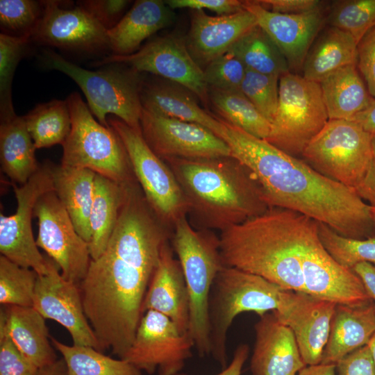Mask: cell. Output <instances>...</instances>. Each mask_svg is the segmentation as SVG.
<instances>
[{"label": "cell", "instance_id": "484cf974", "mask_svg": "<svg viewBox=\"0 0 375 375\" xmlns=\"http://www.w3.org/2000/svg\"><path fill=\"white\" fill-rule=\"evenodd\" d=\"M142 108L165 117L199 124L222 139V120L200 107L192 93L184 87L168 81H143Z\"/></svg>", "mask_w": 375, "mask_h": 375}, {"label": "cell", "instance_id": "60d3db41", "mask_svg": "<svg viewBox=\"0 0 375 375\" xmlns=\"http://www.w3.org/2000/svg\"><path fill=\"white\" fill-rule=\"evenodd\" d=\"M42 1L1 0V33L16 37H31L42 16Z\"/></svg>", "mask_w": 375, "mask_h": 375}, {"label": "cell", "instance_id": "603a6c76", "mask_svg": "<svg viewBox=\"0 0 375 375\" xmlns=\"http://www.w3.org/2000/svg\"><path fill=\"white\" fill-rule=\"evenodd\" d=\"M254 330L251 375H297L306 366L293 332L273 312L260 317Z\"/></svg>", "mask_w": 375, "mask_h": 375}, {"label": "cell", "instance_id": "ee69618b", "mask_svg": "<svg viewBox=\"0 0 375 375\" xmlns=\"http://www.w3.org/2000/svg\"><path fill=\"white\" fill-rule=\"evenodd\" d=\"M208 88L240 90L247 67L230 51L208 63L203 69Z\"/></svg>", "mask_w": 375, "mask_h": 375}, {"label": "cell", "instance_id": "bcb514c9", "mask_svg": "<svg viewBox=\"0 0 375 375\" xmlns=\"http://www.w3.org/2000/svg\"><path fill=\"white\" fill-rule=\"evenodd\" d=\"M130 3L126 0H84L77 1L76 5L109 31L119 22Z\"/></svg>", "mask_w": 375, "mask_h": 375}, {"label": "cell", "instance_id": "ffe728a7", "mask_svg": "<svg viewBox=\"0 0 375 375\" xmlns=\"http://www.w3.org/2000/svg\"><path fill=\"white\" fill-rule=\"evenodd\" d=\"M258 25L269 35L285 58L289 68L299 70L322 28L326 22V8L301 14L270 11L258 1H243Z\"/></svg>", "mask_w": 375, "mask_h": 375}, {"label": "cell", "instance_id": "52a82bcc", "mask_svg": "<svg viewBox=\"0 0 375 375\" xmlns=\"http://www.w3.org/2000/svg\"><path fill=\"white\" fill-rule=\"evenodd\" d=\"M50 68L70 77L85 96L93 116L110 127L107 118L113 115L131 128L141 131L142 110L140 94L143 83L140 72L128 66L111 63L98 70H89L66 60L54 51L47 52ZM127 66V65H126Z\"/></svg>", "mask_w": 375, "mask_h": 375}, {"label": "cell", "instance_id": "db71d44e", "mask_svg": "<svg viewBox=\"0 0 375 375\" xmlns=\"http://www.w3.org/2000/svg\"><path fill=\"white\" fill-rule=\"evenodd\" d=\"M365 131L375 135V98L371 97L366 107L349 119Z\"/></svg>", "mask_w": 375, "mask_h": 375}, {"label": "cell", "instance_id": "5bb4252c", "mask_svg": "<svg viewBox=\"0 0 375 375\" xmlns=\"http://www.w3.org/2000/svg\"><path fill=\"white\" fill-rule=\"evenodd\" d=\"M194 344L167 316L146 311L139 323L133 342L122 358L149 374L176 375L192 356Z\"/></svg>", "mask_w": 375, "mask_h": 375}, {"label": "cell", "instance_id": "8d00e7d4", "mask_svg": "<svg viewBox=\"0 0 375 375\" xmlns=\"http://www.w3.org/2000/svg\"><path fill=\"white\" fill-rule=\"evenodd\" d=\"M67 366V375H142V371L123 359H114L88 346L67 345L51 337Z\"/></svg>", "mask_w": 375, "mask_h": 375}, {"label": "cell", "instance_id": "1f68e13d", "mask_svg": "<svg viewBox=\"0 0 375 375\" xmlns=\"http://www.w3.org/2000/svg\"><path fill=\"white\" fill-rule=\"evenodd\" d=\"M319 83L329 119H349L366 107L372 97L356 64L331 72Z\"/></svg>", "mask_w": 375, "mask_h": 375}, {"label": "cell", "instance_id": "11a10c76", "mask_svg": "<svg viewBox=\"0 0 375 375\" xmlns=\"http://www.w3.org/2000/svg\"><path fill=\"white\" fill-rule=\"evenodd\" d=\"M352 270L360 277L365 288L375 303V266L368 262L356 265Z\"/></svg>", "mask_w": 375, "mask_h": 375}, {"label": "cell", "instance_id": "94428289", "mask_svg": "<svg viewBox=\"0 0 375 375\" xmlns=\"http://www.w3.org/2000/svg\"><path fill=\"white\" fill-rule=\"evenodd\" d=\"M371 212H372L373 222L375 226V207L372 206Z\"/></svg>", "mask_w": 375, "mask_h": 375}, {"label": "cell", "instance_id": "ba28073f", "mask_svg": "<svg viewBox=\"0 0 375 375\" xmlns=\"http://www.w3.org/2000/svg\"><path fill=\"white\" fill-rule=\"evenodd\" d=\"M72 120L61 164L88 169L119 183L135 178L125 147L111 126L101 124L78 92L66 99Z\"/></svg>", "mask_w": 375, "mask_h": 375}, {"label": "cell", "instance_id": "4dcf8cb0", "mask_svg": "<svg viewBox=\"0 0 375 375\" xmlns=\"http://www.w3.org/2000/svg\"><path fill=\"white\" fill-rule=\"evenodd\" d=\"M357 45L350 34L328 26L310 47L302 67V76L319 83L331 72L357 64Z\"/></svg>", "mask_w": 375, "mask_h": 375}, {"label": "cell", "instance_id": "8fae6325", "mask_svg": "<svg viewBox=\"0 0 375 375\" xmlns=\"http://www.w3.org/2000/svg\"><path fill=\"white\" fill-rule=\"evenodd\" d=\"M122 140L132 167L149 205L167 226H174L187 216V205L177 179L169 165L149 147L141 131L115 116L107 118Z\"/></svg>", "mask_w": 375, "mask_h": 375}, {"label": "cell", "instance_id": "91938a15", "mask_svg": "<svg viewBox=\"0 0 375 375\" xmlns=\"http://www.w3.org/2000/svg\"><path fill=\"white\" fill-rule=\"evenodd\" d=\"M372 150H373L374 156L375 158V135H374L373 137H372Z\"/></svg>", "mask_w": 375, "mask_h": 375}, {"label": "cell", "instance_id": "d6986e66", "mask_svg": "<svg viewBox=\"0 0 375 375\" xmlns=\"http://www.w3.org/2000/svg\"><path fill=\"white\" fill-rule=\"evenodd\" d=\"M42 3V16L31 37L37 43L86 53L110 49L108 31L83 8L60 1Z\"/></svg>", "mask_w": 375, "mask_h": 375}, {"label": "cell", "instance_id": "9a60e30c", "mask_svg": "<svg viewBox=\"0 0 375 375\" xmlns=\"http://www.w3.org/2000/svg\"><path fill=\"white\" fill-rule=\"evenodd\" d=\"M126 65L135 70L161 76L190 91L205 105L208 102V87L203 69L190 55L185 41L174 35L156 38L133 54L110 55L94 63Z\"/></svg>", "mask_w": 375, "mask_h": 375}, {"label": "cell", "instance_id": "ab89813d", "mask_svg": "<svg viewBox=\"0 0 375 375\" xmlns=\"http://www.w3.org/2000/svg\"><path fill=\"white\" fill-rule=\"evenodd\" d=\"M326 22L350 34L357 44L375 26V0H342L331 3Z\"/></svg>", "mask_w": 375, "mask_h": 375}, {"label": "cell", "instance_id": "44dd1931", "mask_svg": "<svg viewBox=\"0 0 375 375\" xmlns=\"http://www.w3.org/2000/svg\"><path fill=\"white\" fill-rule=\"evenodd\" d=\"M335 306L308 293L290 290L283 308L273 312L293 332L306 365L321 363Z\"/></svg>", "mask_w": 375, "mask_h": 375}, {"label": "cell", "instance_id": "9c48e42d", "mask_svg": "<svg viewBox=\"0 0 375 375\" xmlns=\"http://www.w3.org/2000/svg\"><path fill=\"white\" fill-rule=\"evenodd\" d=\"M328 120L319 83L289 72L279 78L278 108L265 140L298 158Z\"/></svg>", "mask_w": 375, "mask_h": 375}, {"label": "cell", "instance_id": "f5cc1de1", "mask_svg": "<svg viewBox=\"0 0 375 375\" xmlns=\"http://www.w3.org/2000/svg\"><path fill=\"white\" fill-rule=\"evenodd\" d=\"M249 353V346L240 344L235 349L231 362L223 370L216 375H241L243 366ZM176 375H186L177 374Z\"/></svg>", "mask_w": 375, "mask_h": 375}, {"label": "cell", "instance_id": "681fc988", "mask_svg": "<svg viewBox=\"0 0 375 375\" xmlns=\"http://www.w3.org/2000/svg\"><path fill=\"white\" fill-rule=\"evenodd\" d=\"M172 9L190 8L192 10L207 9L218 15H226L244 10L243 1L238 0H167L165 1Z\"/></svg>", "mask_w": 375, "mask_h": 375}, {"label": "cell", "instance_id": "4316f807", "mask_svg": "<svg viewBox=\"0 0 375 375\" xmlns=\"http://www.w3.org/2000/svg\"><path fill=\"white\" fill-rule=\"evenodd\" d=\"M173 18L172 10L165 1H136L119 22L107 31L111 55L134 53L146 39L169 26Z\"/></svg>", "mask_w": 375, "mask_h": 375}, {"label": "cell", "instance_id": "7a4b0ae2", "mask_svg": "<svg viewBox=\"0 0 375 375\" xmlns=\"http://www.w3.org/2000/svg\"><path fill=\"white\" fill-rule=\"evenodd\" d=\"M197 229L219 230L263 214L271 208L251 171L234 157L168 158Z\"/></svg>", "mask_w": 375, "mask_h": 375}, {"label": "cell", "instance_id": "f35d334b", "mask_svg": "<svg viewBox=\"0 0 375 375\" xmlns=\"http://www.w3.org/2000/svg\"><path fill=\"white\" fill-rule=\"evenodd\" d=\"M38 273L0 256V303L1 306H33Z\"/></svg>", "mask_w": 375, "mask_h": 375}, {"label": "cell", "instance_id": "9f6ffc18", "mask_svg": "<svg viewBox=\"0 0 375 375\" xmlns=\"http://www.w3.org/2000/svg\"><path fill=\"white\" fill-rule=\"evenodd\" d=\"M297 375H336L335 364L306 365Z\"/></svg>", "mask_w": 375, "mask_h": 375}, {"label": "cell", "instance_id": "74e56055", "mask_svg": "<svg viewBox=\"0 0 375 375\" xmlns=\"http://www.w3.org/2000/svg\"><path fill=\"white\" fill-rule=\"evenodd\" d=\"M318 233L324 247L340 265L351 269L360 262L375 266V236L366 239L347 238L320 222Z\"/></svg>", "mask_w": 375, "mask_h": 375}, {"label": "cell", "instance_id": "8992f818", "mask_svg": "<svg viewBox=\"0 0 375 375\" xmlns=\"http://www.w3.org/2000/svg\"><path fill=\"white\" fill-rule=\"evenodd\" d=\"M290 290L253 274L224 266L218 273L209 299L210 356L222 369L227 366V334L240 313L261 317L277 312L285 304Z\"/></svg>", "mask_w": 375, "mask_h": 375}, {"label": "cell", "instance_id": "7402d4cb", "mask_svg": "<svg viewBox=\"0 0 375 375\" xmlns=\"http://www.w3.org/2000/svg\"><path fill=\"white\" fill-rule=\"evenodd\" d=\"M257 24L254 15L246 9L215 17L203 10H192L185 44L193 59L203 69L228 52L241 36Z\"/></svg>", "mask_w": 375, "mask_h": 375}, {"label": "cell", "instance_id": "2e32d148", "mask_svg": "<svg viewBox=\"0 0 375 375\" xmlns=\"http://www.w3.org/2000/svg\"><path fill=\"white\" fill-rule=\"evenodd\" d=\"M318 225V222H311L302 244L301 262L306 293L336 304L358 306L371 302L360 277L338 263L324 247Z\"/></svg>", "mask_w": 375, "mask_h": 375}, {"label": "cell", "instance_id": "d6a6232c", "mask_svg": "<svg viewBox=\"0 0 375 375\" xmlns=\"http://www.w3.org/2000/svg\"><path fill=\"white\" fill-rule=\"evenodd\" d=\"M124 199V183L96 174L90 224V256L95 260L106 251L117 222Z\"/></svg>", "mask_w": 375, "mask_h": 375}, {"label": "cell", "instance_id": "f907efd6", "mask_svg": "<svg viewBox=\"0 0 375 375\" xmlns=\"http://www.w3.org/2000/svg\"><path fill=\"white\" fill-rule=\"evenodd\" d=\"M258 3L266 9L281 14H301L325 8L319 0H259Z\"/></svg>", "mask_w": 375, "mask_h": 375}, {"label": "cell", "instance_id": "ac0fdd59", "mask_svg": "<svg viewBox=\"0 0 375 375\" xmlns=\"http://www.w3.org/2000/svg\"><path fill=\"white\" fill-rule=\"evenodd\" d=\"M58 266L48 259V272L38 275L33 306L45 319H52L70 334L73 344L91 347L102 352L85 314L78 285L64 278Z\"/></svg>", "mask_w": 375, "mask_h": 375}, {"label": "cell", "instance_id": "d590c367", "mask_svg": "<svg viewBox=\"0 0 375 375\" xmlns=\"http://www.w3.org/2000/svg\"><path fill=\"white\" fill-rule=\"evenodd\" d=\"M23 117L36 149L62 145L71 130V115L66 100L53 99L38 104Z\"/></svg>", "mask_w": 375, "mask_h": 375}, {"label": "cell", "instance_id": "816d5d0a", "mask_svg": "<svg viewBox=\"0 0 375 375\" xmlns=\"http://www.w3.org/2000/svg\"><path fill=\"white\" fill-rule=\"evenodd\" d=\"M355 191L363 201L375 207V158Z\"/></svg>", "mask_w": 375, "mask_h": 375}, {"label": "cell", "instance_id": "6f0895ef", "mask_svg": "<svg viewBox=\"0 0 375 375\" xmlns=\"http://www.w3.org/2000/svg\"><path fill=\"white\" fill-rule=\"evenodd\" d=\"M67 366L63 358L40 369L38 375H67Z\"/></svg>", "mask_w": 375, "mask_h": 375}, {"label": "cell", "instance_id": "cb8c5ba5", "mask_svg": "<svg viewBox=\"0 0 375 375\" xmlns=\"http://www.w3.org/2000/svg\"><path fill=\"white\" fill-rule=\"evenodd\" d=\"M174 253L167 243L147 290L142 312H158L169 317L182 333H186L190 321L189 297L181 265Z\"/></svg>", "mask_w": 375, "mask_h": 375}, {"label": "cell", "instance_id": "836d02e7", "mask_svg": "<svg viewBox=\"0 0 375 375\" xmlns=\"http://www.w3.org/2000/svg\"><path fill=\"white\" fill-rule=\"evenodd\" d=\"M208 102L226 123L260 139L269 136L270 122L241 90L208 88Z\"/></svg>", "mask_w": 375, "mask_h": 375}, {"label": "cell", "instance_id": "4fadbf2b", "mask_svg": "<svg viewBox=\"0 0 375 375\" xmlns=\"http://www.w3.org/2000/svg\"><path fill=\"white\" fill-rule=\"evenodd\" d=\"M33 214L38 219V248L56 262L64 278L79 285L92 260L89 244L76 231L53 190L39 198Z\"/></svg>", "mask_w": 375, "mask_h": 375}, {"label": "cell", "instance_id": "f546056e", "mask_svg": "<svg viewBox=\"0 0 375 375\" xmlns=\"http://www.w3.org/2000/svg\"><path fill=\"white\" fill-rule=\"evenodd\" d=\"M1 116L0 162L2 172L18 185L25 184L39 169L35 147L23 116Z\"/></svg>", "mask_w": 375, "mask_h": 375}, {"label": "cell", "instance_id": "5b68a950", "mask_svg": "<svg viewBox=\"0 0 375 375\" xmlns=\"http://www.w3.org/2000/svg\"><path fill=\"white\" fill-rule=\"evenodd\" d=\"M172 247L180 262L189 297L188 334L199 356H210L209 299L214 281L224 266L219 236L197 229L180 218L174 226Z\"/></svg>", "mask_w": 375, "mask_h": 375}, {"label": "cell", "instance_id": "e575fe53", "mask_svg": "<svg viewBox=\"0 0 375 375\" xmlns=\"http://www.w3.org/2000/svg\"><path fill=\"white\" fill-rule=\"evenodd\" d=\"M228 51L254 72L279 77L290 72L280 49L258 24L241 36Z\"/></svg>", "mask_w": 375, "mask_h": 375}, {"label": "cell", "instance_id": "b9f144b4", "mask_svg": "<svg viewBox=\"0 0 375 375\" xmlns=\"http://www.w3.org/2000/svg\"><path fill=\"white\" fill-rule=\"evenodd\" d=\"M31 39L0 34V114L15 112L11 87L15 71Z\"/></svg>", "mask_w": 375, "mask_h": 375}, {"label": "cell", "instance_id": "6da1fadb", "mask_svg": "<svg viewBox=\"0 0 375 375\" xmlns=\"http://www.w3.org/2000/svg\"><path fill=\"white\" fill-rule=\"evenodd\" d=\"M222 121L231 156L253 174L272 208L298 212L350 238L375 236L372 206L354 189L320 174L303 160Z\"/></svg>", "mask_w": 375, "mask_h": 375}, {"label": "cell", "instance_id": "c3c4849f", "mask_svg": "<svg viewBox=\"0 0 375 375\" xmlns=\"http://www.w3.org/2000/svg\"><path fill=\"white\" fill-rule=\"evenodd\" d=\"M336 375H375V365L368 345L349 353L335 364Z\"/></svg>", "mask_w": 375, "mask_h": 375}, {"label": "cell", "instance_id": "f6af8a7d", "mask_svg": "<svg viewBox=\"0 0 375 375\" xmlns=\"http://www.w3.org/2000/svg\"><path fill=\"white\" fill-rule=\"evenodd\" d=\"M39 370L0 328V375H38Z\"/></svg>", "mask_w": 375, "mask_h": 375}, {"label": "cell", "instance_id": "e0dca14e", "mask_svg": "<svg viewBox=\"0 0 375 375\" xmlns=\"http://www.w3.org/2000/svg\"><path fill=\"white\" fill-rule=\"evenodd\" d=\"M140 128L147 144L163 160L173 158H215L231 154L226 142L208 128L143 108Z\"/></svg>", "mask_w": 375, "mask_h": 375}, {"label": "cell", "instance_id": "3957f363", "mask_svg": "<svg viewBox=\"0 0 375 375\" xmlns=\"http://www.w3.org/2000/svg\"><path fill=\"white\" fill-rule=\"evenodd\" d=\"M312 220L294 210L272 208L224 230L219 235L223 263L285 290L306 292L301 256Z\"/></svg>", "mask_w": 375, "mask_h": 375}, {"label": "cell", "instance_id": "7bdbcfd3", "mask_svg": "<svg viewBox=\"0 0 375 375\" xmlns=\"http://www.w3.org/2000/svg\"><path fill=\"white\" fill-rule=\"evenodd\" d=\"M279 78L247 69L240 90L270 122L278 104Z\"/></svg>", "mask_w": 375, "mask_h": 375}, {"label": "cell", "instance_id": "f1b7e54d", "mask_svg": "<svg viewBox=\"0 0 375 375\" xmlns=\"http://www.w3.org/2000/svg\"><path fill=\"white\" fill-rule=\"evenodd\" d=\"M53 191L74 226L88 244L91 240L90 212L96 173L92 170L51 163Z\"/></svg>", "mask_w": 375, "mask_h": 375}, {"label": "cell", "instance_id": "680465c9", "mask_svg": "<svg viewBox=\"0 0 375 375\" xmlns=\"http://www.w3.org/2000/svg\"><path fill=\"white\" fill-rule=\"evenodd\" d=\"M369 348V350H370V352H371V354H372V359H373V361H374V365H375V332L373 334L372 337L371 338L369 343L367 344Z\"/></svg>", "mask_w": 375, "mask_h": 375}, {"label": "cell", "instance_id": "7c38bea8", "mask_svg": "<svg viewBox=\"0 0 375 375\" xmlns=\"http://www.w3.org/2000/svg\"><path fill=\"white\" fill-rule=\"evenodd\" d=\"M51 163L40 165L39 169L24 185L12 183L17 210L12 215L0 214V252L13 262L35 271L48 272V259L38 249L32 231V217L39 198L53 190Z\"/></svg>", "mask_w": 375, "mask_h": 375}, {"label": "cell", "instance_id": "30bf717a", "mask_svg": "<svg viewBox=\"0 0 375 375\" xmlns=\"http://www.w3.org/2000/svg\"><path fill=\"white\" fill-rule=\"evenodd\" d=\"M372 137L351 120L329 119L301 156L320 174L355 190L374 158Z\"/></svg>", "mask_w": 375, "mask_h": 375}, {"label": "cell", "instance_id": "d4e9b609", "mask_svg": "<svg viewBox=\"0 0 375 375\" xmlns=\"http://www.w3.org/2000/svg\"><path fill=\"white\" fill-rule=\"evenodd\" d=\"M45 319L33 306H2L0 310V328L40 369L58 360Z\"/></svg>", "mask_w": 375, "mask_h": 375}, {"label": "cell", "instance_id": "7dc6e473", "mask_svg": "<svg viewBox=\"0 0 375 375\" xmlns=\"http://www.w3.org/2000/svg\"><path fill=\"white\" fill-rule=\"evenodd\" d=\"M356 65L369 94L375 98V26L358 43Z\"/></svg>", "mask_w": 375, "mask_h": 375}, {"label": "cell", "instance_id": "277c9868", "mask_svg": "<svg viewBox=\"0 0 375 375\" xmlns=\"http://www.w3.org/2000/svg\"><path fill=\"white\" fill-rule=\"evenodd\" d=\"M86 317L102 352L122 358L131 346L143 315L148 286L100 256L91 260L78 285Z\"/></svg>", "mask_w": 375, "mask_h": 375}, {"label": "cell", "instance_id": "83f0119b", "mask_svg": "<svg viewBox=\"0 0 375 375\" xmlns=\"http://www.w3.org/2000/svg\"><path fill=\"white\" fill-rule=\"evenodd\" d=\"M375 332V303L358 306L336 304L321 363L336 364L367 345Z\"/></svg>", "mask_w": 375, "mask_h": 375}]
</instances>
